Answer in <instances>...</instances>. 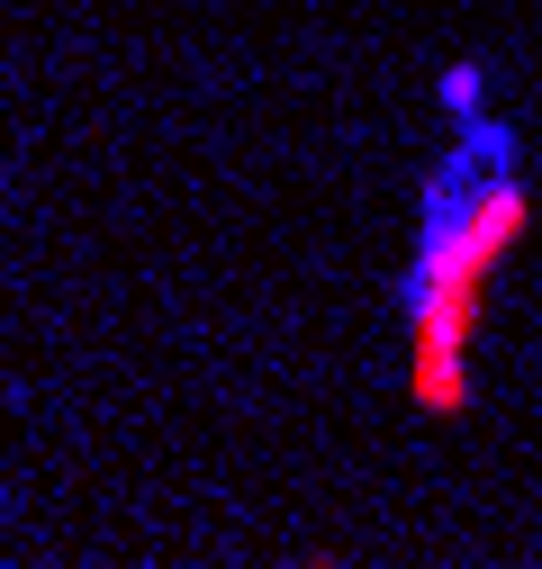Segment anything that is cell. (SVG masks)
Masks as SVG:
<instances>
[{
	"mask_svg": "<svg viewBox=\"0 0 542 569\" xmlns=\"http://www.w3.org/2000/svg\"><path fill=\"white\" fill-rule=\"evenodd\" d=\"M533 199L506 163V136L470 118V146L434 172L425 190V244H416V280H406V326H416V407L425 416H461L470 407V326H480V290L498 253L524 236Z\"/></svg>",
	"mask_w": 542,
	"mask_h": 569,
	"instance_id": "1",
	"label": "cell"
},
{
	"mask_svg": "<svg viewBox=\"0 0 542 569\" xmlns=\"http://www.w3.org/2000/svg\"><path fill=\"white\" fill-rule=\"evenodd\" d=\"M443 100H452L461 118H480V73H470V63H452V73H443Z\"/></svg>",
	"mask_w": 542,
	"mask_h": 569,
	"instance_id": "2",
	"label": "cell"
}]
</instances>
